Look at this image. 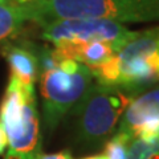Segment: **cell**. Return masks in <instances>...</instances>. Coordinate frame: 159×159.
I'll use <instances>...</instances> for the list:
<instances>
[{
	"instance_id": "cell-7",
	"label": "cell",
	"mask_w": 159,
	"mask_h": 159,
	"mask_svg": "<svg viewBox=\"0 0 159 159\" xmlns=\"http://www.w3.org/2000/svg\"><path fill=\"white\" fill-rule=\"evenodd\" d=\"M159 133V81L151 84L135 97L119 119L114 134L129 139Z\"/></svg>"
},
{
	"instance_id": "cell-2",
	"label": "cell",
	"mask_w": 159,
	"mask_h": 159,
	"mask_svg": "<svg viewBox=\"0 0 159 159\" xmlns=\"http://www.w3.org/2000/svg\"><path fill=\"white\" fill-rule=\"evenodd\" d=\"M145 86L94 81L68 114L78 146L93 150L105 145L117 130L119 119Z\"/></svg>"
},
{
	"instance_id": "cell-10",
	"label": "cell",
	"mask_w": 159,
	"mask_h": 159,
	"mask_svg": "<svg viewBox=\"0 0 159 159\" xmlns=\"http://www.w3.org/2000/svg\"><path fill=\"white\" fill-rule=\"evenodd\" d=\"M27 23H29L27 6L12 0H0V47L17 36Z\"/></svg>"
},
{
	"instance_id": "cell-5",
	"label": "cell",
	"mask_w": 159,
	"mask_h": 159,
	"mask_svg": "<svg viewBox=\"0 0 159 159\" xmlns=\"http://www.w3.org/2000/svg\"><path fill=\"white\" fill-rule=\"evenodd\" d=\"M39 27L41 39L56 48L90 43H129L141 33L130 31L121 23L103 19H61Z\"/></svg>"
},
{
	"instance_id": "cell-14",
	"label": "cell",
	"mask_w": 159,
	"mask_h": 159,
	"mask_svg": "<svg viewBox=\"0 0 159 159\" xmlns=\"http://www.w3.org/2000/svg\"><path fill=\"white\" fill-rule=\"evenodd\" d=\"M8 146V138H7V133L4 130L3 125L0 123V155H3L7 150Z\"/></svg>"
},
{
	"instance_id": "cell-9",
	"label": "cell",
	"mask_w": 159,
	"mask_h": 159,
	"mask_svg": "<svg viewBox=\"0 0 159 159\" xmlns=\"http://www.w3.org/2000/svg\"><path fill=\"white\" fill-rule=\"evenodd\" d=\"M127 43H90L82 45H68L56 48L68 58L84 64L90 70H94L116 56Z\"/></svg>"
},
{
	"instance_id": "cell-1",
	"label": "cell",
	"mask_w": 159,
	"mask_h": 159,
	"mask_svg": "<svg viewBox=\"0 0 159 159\" xmlns=\"http://www.w3.org/2000/svg\"><path fill=\"white\" fill-rule=\"evenodd\" d=\"M43 125L49 135L56 130L94 82L92 70L62 56L54 47H37Z\"/></svg>"
},
{
	"instance_id": "cell-4",
	"label": "cell",
	"mask_w": 159,
	"mask_h": 159,
	"mask_svg": "<svg viewBox=\"0 0 159 159\" xmlns=\"http://www.w3.org/2000/svg\"><path fill=\"white\" fill-rule=\"evenodd\" d=\"M102 84L150 86L159 81V28L141 31L110 61L92 70Z\"/></svg>"
},
{
	"instance_id": "cell-15",
	"label": "cell",
	"mask_w": 159,
	"mask_h": 159,
	"mask_svg": "<svg viewBox=\"0 0 159 159\" xmlns=\"http://www.w3.org/2000/svg\"><path fill=\"white\" fill-rule=\"evenodd\" d=\"M81 159H107V158L103 155V154H97V155H90V157H85Z\"/></svg>"
},
{
	"instance_id": "cell-13",
	"label": "cell",
	"mask_w": 159,
	"mask_h": 159,
	"mask_svg": "<svg viewBox=\"0 0 159 159\" xmlns=\"http://www.w3.org/2000/svg\"><path fill=\"white\" fill-rule=\"evenodd\" d=\"M37 159H74L73 154L69 150H62L58 152H52V154H40Z\"/></svg>"
},
{
	"instance_id": "cell-8",
	"label": "cell",
	"mask_w": 159,
	"mask_h": 159,
	"mask_svg": "<svg viewBox=\"0 0 159 159\" xmlns=\"http://www.w3.org/2000/svg\"><path fill=\"white\" fill-rule=\"evenodd\" d=\"M0 52L7 60L11 76L16 77L24 86H34L40 74L37 45L27 41L19 44L7 41L0 47Z\"/></svg>"
},
{
	"instance_id": "cell-3",
	"label": "cell",
	"mask_w": 159,
	"mask_h": 159,
	"mask_svg": "<svg viewBox=\"0 0 159 159\" xmlns=\"http://www.w3.org/2000/svg\"><path fill=\"white\" fill-rule=\"evenodd\" d=\"M37 25L61 19H103L117 23L159 21V0H32L24 4Z\"/></svg>"
},
{
	"instance_id": "cell-6",
	"label": "cell",
	"mask_w": 159,
	"mask_h": 159,
	"mask_svg": "<svg viewBox=\"0 0 159 159\" xmlns=\"http://www.w3.org/2000/svg\"><path fill=\"white\" fill-rule=\"evenodd\" d=\"M2 125L8 138L4 159H37L43 152L41 122L34 89H31L27 94L21 116Z\"/></svg>"
},
{
	"instance_id": "cell-12",
	"label": "cell",
	"mask_w": 159,
	"mask_h": 159,
	"mask_svg": "<svg viewBox=\"0 0 159 159\" xmlns=\"http://www.w3.org/2000/svg\"><path fill=\"white\" fill-rule=\"evenodd\" d=\"M130 139L121 134H113L105 143L103 155L107 159H126Z\"/></svg>"
},
{
	"instance_id": "cell-11",
	"label": "cell",
	"mask_w": 159,
	"mask_h": 159,
	"mask_svg": "<svg viewBox=\"0 0 159 159\" xmlns=\"http://www.w3.org/2000/svg\"><path fill=\"white\" fill-rule=\"evenodd\" d=\"M126 159H159V133L131 138Z\"/></svg>"
}]
</instances>
